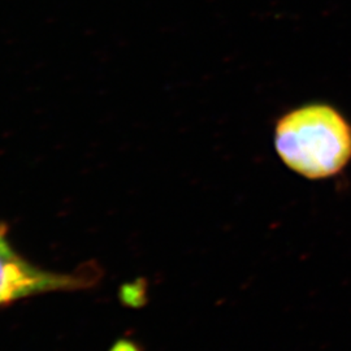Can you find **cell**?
I'll use <instances>...</instances> for the list:
<instances>
[{"instance_id":"1","label":"cell","mask_w":351,"mask_h":351,"mask_svg":"<svg viewBox=\"0 0 351 351\" xmlns=\"http://www.w3.org/2000/svg\"><path fill=\"white\" fill-rule=\"evenodd\" d=\"M275 147L295 173L308 180L329 178L350 163V121L330 104H304L278 119Z\"/></svg>"},{"instance_id":"2","label":"cell","mask_w":351,"mask_h":351,"mask_svg":"<svg viewBox=\"0 0 351 351\" xmlns=\"http://www.w3.org/2000/svg\"><path fill=\"white\" fill-rule=\"evenodd\" d=\"M99 277L95 265L69 274L52 272L27 262L13 249L0 250V306L47 293L91 288Z\"/></svg>"},{"instance_id":"4","label":"cell","mask_w":351,"mask_h":351,"mask_svg":"<svg viewBox=\"0 0 351 351\" xmlns=\"http://www.w3.org/2000/svg\"><path fill=\"white\" fill-rule=\"evenodd\" d=\"M12 249L8 239H7V228L0 224V250H10Z\"/></svg>"},{"instance_id":"3","label":"cell","mask_w":351,"mask_h":351,"mask_svg":"<svg viewBox=\"0 0 351 351\" xmlns=\"http://www.w3.org/2000/svg\"><path fill=\"white\" fill-rule=\"evenodd\" d=\"M111 351H139L137 345L130 341H119Z\"/></svg>"}]
</instances>
